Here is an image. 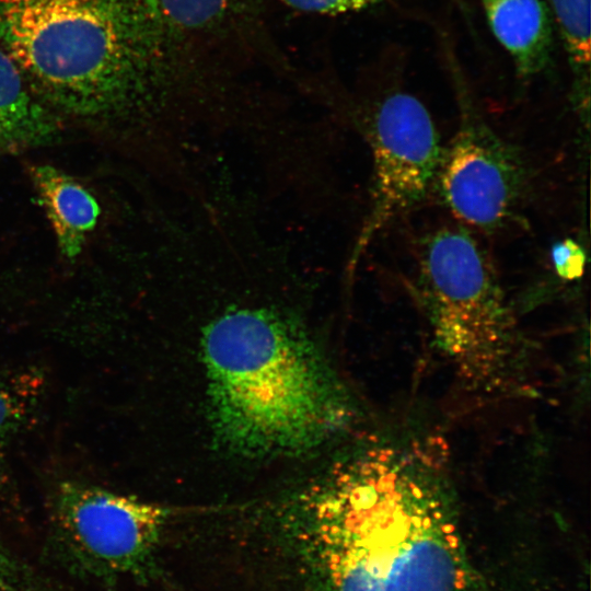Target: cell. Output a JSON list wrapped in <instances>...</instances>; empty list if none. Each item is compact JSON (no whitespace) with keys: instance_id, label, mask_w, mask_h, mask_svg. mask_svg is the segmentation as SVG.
I'll return each mask as SVG.
<instances>
[{"instance_id":"1","label":"cell","mask_w":591,"mask_h":591,"mask_svg":"<svg viewBox=\"0 0 591 591\" xmlns=\"http://www.w3.org/2000/svg\"><path fill=\"white\" fill-rule=\"evenodd\" d=\"M449 490L418 443L384 442L343 463L312 518L328 591H464Z\"/></svg>"},{"instance_id":"2","label":"cell","mask_w":591,"mask_h":591,"mask_svg":"<svg viewBox=\"0 0 591 591\" xmlns=\"http://www.w3.org/2000/svg\"><path fill=\"white\" fill-rule=\"evenodd\" d=\"M211 419L244 455L296 454L348 424L350 404L294 314L231 300L202 328Z\"/></svg>"},{"instance_id":"3","label":"cell","mask_w":591,"mask_h":591,"mask_svg":"<svg viewBox=\"0 0 591 591\" xmlns=\"http://www.w3.org/2000/svg\"><path fill=\"white\" fill-rule=\"evenodd\" d=\"M167 32L149 0H0V47L44 103L82 118L166 105Z\"/></svg>"},{"instance_id":"4","label":"cell","mask_w":591,"mask_h":591,"mask_svg":"<svg viewBox=\"0 0 591 591\" xmlns=\"http://www.w3.org/2000/svg\"><path fill=\"white\" fill-rule=\"evenodd\" d=\"M433 341L471 389L521 393L528 356L495 268L462 227H444L421 245L416 281Z\"/></svg>"},{"instance_id":"5","label":"cell","mask_w":591,"mask_h":591,"mask_svg":"<svg viewBox=\"0 0 591 591\" xmlns=\"http://www.w3.org/2000/svg\"><path fill=\"white\" fill-rule=\"evenodd\" d=\"M359 123L372 158L370 199L350 251L345 279L394 218L422 201L436 185L443 150L426 106L412 93L390 88L369 101Z\"/></svg>"},{"instance_id":"6","label":"cell","mask_w":591,"mask_h":591,"mask_svg":"<svg viewBox=\"0 0 591 591\" xmlns=\"http://www.w3.org/2000/svg\"><path fill=\"white\" fill-rule=\"evenodd\" d=\"M167 510L103 487L66 480L53 499L58 547L77 571L112 581L150 567Z\"/></svg>"},{"instance_id":"7","label":"cell","mask_w":591,"mask_h":591,"mask_svg":"<svg viewBox=\"0 0 591 591\" xmlns=\"http://www.w3.org/2000/svg\"><path fill=\"white\" fill-rule=\"evenodd\" d=\"M450 70L460 117L456 132L443 150L436 185L459 220L494 231L514 215L524 192L525 172L517 152L478 113L459 68Z\"/></svg>"},{"instance_id":"8","label":"cell","mask_w":591,"mask_h":591,"mask_svg":"<svg viewBox=\"0 0 591 591\" xmlns=\"http://www.w3.org/2000/svg\"><path fill=\"white\" fill-rule=\"evenodd\" d=\"M489 27L511 56L522 79L546 70L552 62L555 22L542 0H479Z\"/></svg>"},{"instance_id":"9","label":"cell","mask_w":591,"mask_h":591,"mask_svg":"<svg viewBox=\"0 0 591 591\" xmlns=\"http://www.w3.org/2000/svg\"><path fill=\"white\" fill-rule=\"evenodd\" d=\"M27 172L59 252L67 259H76L99 221L96 198L74 177L50 164L31 163Z\"/></svg>"},{"instance_id":"10","label":"cell","mask_w":591,"mask_h":591,"mask_svg":"<svg viewBox=\"0 0 591 591\" xmlns=\"http://www.w3.org/2000/svg\"><path fill=\"white\" fill-rule=\"evenodd\" d=\"M58 130L51 111L0 47V147L23 150L44 146Z\"/></svg>"},{"instance_id":"11","label":"cell","mask_w":591,"mask_h":591,"mask_svg":"<svg viewBox=\"0 0 591 591\" xmlns=\"http://www.w3.org/2000/svg\"><path fill=\"white\" fill-rule=\"evenodd\" d=\"M563 40L572 74L573 100L589 111L590 95V0H547Z\"/></svg>"},{"instance_id":"12","label":"cell","mask_w":591,"mask_h":591,"mask_svg":"<svg viewBox=\"0 0 591 591\" xmlns=\"http://www.w3.org/2000/svg\"><path fill=\"white\" fill-rule=\"evenodd\" d=\"M172 32L212 30L241 8L242 0H149Z\"/></svg>"},{"instance_id":"13","label":"cell","mask_w":591,"mask_h":591,"mask_svg":"<svg viewBox=\"0 0 591 591\" xmlns=\"http://www.w3.org/2000/svg\"><path fill=\"white\" fill-rule=\"evenodd\" d=\"M34 385L31 376L0 372V468L13 437L31 409Z\"/></svg>"},{"instance_id":"14","label":"cell","mask_w":591,"mask_h":591,"mask_svg":"<svg viewBox=\"0 0 591 591\" xmlns=\"http://www.w3.org/2000/svg\"><path fill=\"white\" fill-rule=\"evenodd\" d=\"M0 591H57L46 577L0 541Z\"/></svg>"},{"instance_id":"15","label":"cell","mask_w":591,"mask_h":591,"mask_svg":"<svg viewBox=\"0 0 591 591\" xmlns=\"http://www.w3.org/2000/svg\"><path fill=\"white\" fill-rule=\"evenodd\" d=\"M551 259L556 275L563 280H578L584 273L586 253L582 246L572 239H565L554 244Z\"/></svg>"},{"instance_id":"16","label":"cell","mask_w":591,"mask_h":591,"mask_svg":"<svg viewBox=\"0 0 591 591\" xmlns=\"http://www.w3.org/2000/svg\"><path fill=\"white\" fill-rule=\"evenodd\" d=\"M286 5L312 13L338 15L361 11L392 0H279Z\"/></svg>"}]
</instances>
